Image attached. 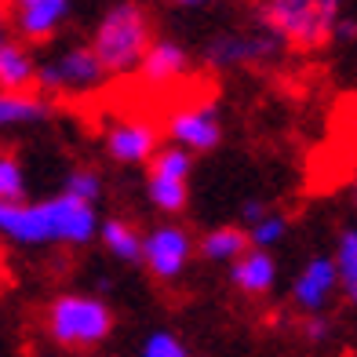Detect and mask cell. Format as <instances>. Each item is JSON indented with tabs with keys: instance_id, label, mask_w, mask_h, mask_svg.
<instances>
[{
	"instance_id": "19",
	"label": "cell",
	"mask_w": 357,
	"mask_h": 357,
	"mask_svg": "<svg viewBox=\"0 0 357 357\" xmlns=\"http://www.w3.org/2000/svg\"><path fill=\"white\" fill-rule=\"evenodd\" d=\"M335 266H339V288H343V299L357 310V226H347L335 241Z\"/></svg>"
},
{
	"instance_id": "13",
	"label": "cell",
	"mask_w": 357,
	"mask_h": 357,
	"mask_svg": "<svg viewBox=\"0 0 357 357\" xmlns=\"http://www.w3.org/2000/svg\"><path fill=\"white\" fill-rule=\"evenodd\" d=\"M190 66H193V55L186 44H178L175 37H157L139 66V80L146 88H168L178 84L190 73Z\"/></svg>"
},
{
	"instance_id": "11",
	"label": "cell",
	"mask_w": 357,
	"mask_h": 357,
	"mask_svg": "<svg viewBox=\"0 0 357 357\" xmlns=\"http://www.w3.org/2000/svg\"><path fill=\"white\" fill-rule=\"evenodd\" d=\"M160 135L150 121H139V117H121L113 121L106 132H102V153L113 160V165H146L150 168V160L157 157L160 150Z\"/></svg>"
},
{
	"instance_id": "17",
	"label": "cell",
	"mask_w": 357,
	"mask_h": 357,
	"mask_svg": "<svg viewBox=\"0 0 357 357\" xmlns=\"http://www.w3.org/2000/svg\"><path fill=\"white\" fill-rule=\"evenodd\" d=\"M55 117V99L40 91H19V95H0V124L4 128H33L47 124Z\"/></svg>"
},
{
	"instance_id": "24",
	"label": "cell",
	"mask_w": 357,
	"mask_h": 357,
	"mask_svg": "<svg viewBox=\"0 0 357 357\" xmlns=\"http://www.w3.org/2000/svg\"><path fill=\"white\" fill-rule=\"evenodd\" d=\"M299 332H303V339H306V343L321 347V343H328V339L335 335V321H332L328 314H314V317H303Z\"/></svg>"
},
{
	"instance_id": "8",
	"label": "cell",
	"mask_w": 357,
	"mask_h": 357,
	"mask_svg": "<svg viewBox=\"0 0 357 357\" xmlns=\"http://www.w3.org/2000/svg\"><path fill=\"white\" fill-rule=\"evenodd\" d=\"M197 255V237L178 222H157L153 230H146V248H142V266L153 281L172 284L186 273V266Z\"/></svg>"
},
{
	"instance_id": "9",
	"label": "cell",
	"mask_w": 357,
	"mask_h": 357,
	"mask_svg": "<svg viewBox=\"0 0 357 357\" xmlns=\"http://www.w3.org/2000/svg\"><path fill=\"white\" fill-rule=\"evenodd\" d=\"M168 142L183 146V150H190L193 157L197 153H212L215 146L222 142V113L212 99H201V102H186L178 106L168 124Z\"/></svg>"
},
{
	"instance_id": "25",
	"label": "cell",
	"mask_w": 357,
	"mask_h": 357,
	"mask_svg": "<svg viewBox=\"0 0 357 357\" xmlns=\"http://www.w3.org/2000/svg\"><path fill=\"white\" fill-rule=\"evenodd\" d=\"M270 212H273V208L263 197H245V201H241V222H245V230H252L255 222H263Z\"/></svg>"
},
{
	"instance_id": "2",
	"label": "cell",
	"mask_w": 357,
	"mask_h": 357,
	"mask_svg": "<svg viewBox=\"0 0 357 357\" xmlns=\"http://www.w3.org/2000/svg\"><path fill=\"white\" fill-rule=\"evenodd\" d=\"M339 0H259L252 4V26L278 37L284 52L314 55L321 47L335 44V26L343 19Z\"/></svg>"
},
{
	"instance_id": "5",
	"label": "cell",
	"mask_w": 357,
	"mask_h": 357,
	"mask_svg": "<svg viewBox=\"0 0 357 357\" xmlns=\"http://www.w3.org/2000/svg\"><path fill=\"white\" fill-rule=\"evenodd\" d=\"M284 55V44L263 29H219L201 44V66L204 70H263Z\"/></svg>"
},
{
	"instance_id": "16",
	"label": "cell",
	"mask_w": 357,
	"mask_h": 357,
	"mask_svg": "<svg viewBox=\"0 0 357 357\" xmlns=\"http://www.w3.org/2000/svg\"><path fill=\"white\" fill-rule=\"evenodd\" d=\"M252 252V241H248V230L245 226H234V222H222V226H212L208 234L197 237V255L204 263H237Z\"/></svg>"
},
{
	"instance_id": "27",
	"label": "cell",
	"mask_w": 357,
	"mask_h": 357,
	"mask_svg": "<svg viewBox=\"0 0 357 357\" xmlns=\"http://www.w3.org/2000/svg\"><path fill=\"white\" fill-rule=\"evenodd\" d=\"M354 208H357V178H354Z\"/></svg>"
},
{
	"instance_id": "26",
	"label": "cell",
	"mask_w": 357,
	"mask_h": 357,
	"mask_svg": "<svg viewBox=\"0 0 357 357\" xmlns=\"http://www.w3.org/2000/svg\"><path fill=\"white\" fill-rule=\"evenodd\" d=\"M357 40V19L354 15H343L335 26V44H354Z\"/></svg>"
},
{
	"instance_id": "10",
	"label": "cell",
	"mask_w": 357,
	"mask_h": 357,
	"mask_svg": "<svg viewBox=\"0 0 357 357\" xmlns=\"http://www.w3.org/2000/svg\"><path fill=\"white\" fill-rule=\"evenodd\" d=\"M335 296H343L335 259L332 255H310L299 266L296 278H291V306L303 317H314V314H328V303Z\"/></svg>"
},
{
	"instance_id": "7",
	"label": "cell",
	"mask_w": 357,
	"mask_h": 357,
	"mask_svg": "<svg viewBox=\"0 0 357 357\" xmlns=\"http://www.w3.org/2000/svg\"><path fill=\"white\" fill-rule=\"evenodd\" d=\"M190 175L193 153L175 142H165L146 168V197L160 215H178L190 204Z\"/></svg>"
},
{
	"instance_id": "20",
	"label": "cell",
	"mask_w": 357,
	"mask_h": 357,
	"mask_svg": "<svg viewBox=\"0 0 357 357\" xmlns=\"http://www.w3.org/2000/svg\"><path fill=\"white\" fill-rule=\"evenodd\" d=\"M26 168L11 150L0 153V204H22L26 197Z\"/></svg>"
},
{
	"instance_id": "22",
	"label": "cell",
	"mask_w": 357,
	"mask_h": 357,
	"mask_svg": "<svg viewBox=\"0 0 357 357\" xmlns=\"http://www.w3.org/2000/svg\"><path fill=\"white\" fill-rule=\"evenodd\" d=\"M284 237H288V215L278 212V208H273L263 222H255L252 230H248L252 248H263V252H273V245H281Z\"/></svg>"
},
{
	"instance_id": "1",
	"label": "cell",
	"mask_w": 357,
	"mask_h": 357,
	"mask_svg": "<svg viewBox=\"0 0 357 357\" xmlns=\"http://www.w3.org/2000/svg\"><path fill=\"white\" fill-rule=\"evenodd\" d=\"M102 230L99 208L55 193L44 201H22V204H0V234L15 248H47V245H70L84 248Z\"/></svg>"
},
{
	"instance_id": "12",
	"label": "cell",
	"mask_w": 357,
	"mask_h": 357,
	"mask_svg": "<svg viewBox=\"0 0 357 357\" xmlns=\"http://www.w3.org/2000/svg\"><path fill=\"white\" fill-rule=\"evenodd\" d=\"M70 0H19L11 8V29L22 44H47L70 22Z\"/></svg>"
},
{
	"instance_id": "23",
	"label": "cell",
	"mask_w": 357,
	"mask_h": 357,
	"mask_svg": "<svg viewBox=\"0 0 357 357\" xmlns=\"http://www.w3.org/2000/svg\"><path fill=\"white\" fill-rule=\"evenodd\" d=\"M139 357H190V347L172 328H153L150 335L142 339Z\"/></svg>"
},
{
	"instance_id": "15",
	"label": "cell",
	"mask_w": 357,
	"mask_h": 357,
	"mask_svg": "<svg viewBox=\"0 0 357 357\" xmlns=\"http://www.w3.org/2000/svg\"><path fill=\"white\" fill-rule=\"evenodd\" d=\"M230 284L241 296H252V299L270 296L273 284H278V259H273V252L252 248L245 259H237L230 266Z\"/></svg>"
},
{
	"instance_id": "3",
	"label": "cell",
	"mask_w": 357,
	"mask_h": 357,
	"mask_svg": "<svg viewBox=\"0 0 357 357\" xmlns=\"http://www.w3.org/2000/svg\"><path fill=\"white\" fill-rule=\"evenodd\" d=\"M153 40H157V33H153L150 11L135 4V0H121V4H109L99 15L88 44L99 55L109 77H128V73H139Z\"/></svg>"
},
{
	"instance_id": "18",
	"label": "cell",
	"mask_w": 357,
	"mask_h": 357,
	"mask_svg": "<svg viewBox=\"0 0 357 357\" xmlns=\"http://www.w3.org/2000/svg\"><path fill=\"white\" fill-rule=\"evenodd\" d=\"M99 245H102L113 259H121V263H142L146 234L139 230L135 222H128V219H102Z\"/></svg>"
},
{
	"instance_id": "21",
	"label": "cell",
	"mask_w": 357,
	"mask_h": 357,
	"mask_svg": "<svg viewBox=\"0 0 357 357\" xmlns=\"http://www.w3.org/2000/svg\"><path fill=\"white\" fill-rule=\"evenodd\" d=\"M62 193H70V197L99 208V201H102V175L95 168H88V165H77V168L66 172V178H62Z\"/></svg>"
},
{
	"instance_id": "4",
	"label": "cell",
	"mask_w": 357,
	"mask_h": 357,
	"mask_svg": "<svg viewBox=\"0 0 357 357\" xmlns=\"http://www.w3.org/2000/svg\"><path fill=\"white\" fill-rule=\"evenodd\" d=\"M113 306L88 291H59L44 306V332L62 350H95L113 332Z\"/></svg>"
},
{
	"instance_id": "6",
	"label": "cell",
	"mask_w": 357,
	"mask_h": 357,
	"mask_svg": "<svg viewBox=\"0 0 357 357\" xmlns=\"http://www.w3.org/2000/svg\"><path fill=\"white\" fill-rule=\"evenodd\" d=\"M106 77L109 73L99 62V55L91 52V44H70V47H62L59 55L40 59L37 91L59 102L62 95H80V91L99 88Z\"/></svg>"
},
{
	"instance_id": "14",
	"label": "cell",
	"mask_w": 357,
	"mask_h": 357,
	"mask_svg": "<svg viewBox=\"0 0 357 357\" xmlns=\"http://www.w3.org/2000/svg\"><path fill=\"white\" fill-rule=\"evenodd\" d=\"M37 70L40 62L33 59L29 44L11 40V37L0 40V95L37 91Z\"/></svg>"
}]
</instances>
